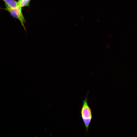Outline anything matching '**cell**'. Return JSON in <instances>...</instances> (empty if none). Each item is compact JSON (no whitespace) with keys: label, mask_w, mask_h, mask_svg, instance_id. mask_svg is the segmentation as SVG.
<instances>
[{"label":"cell","mask_w":137,"mask_h":137,"mask_svg":"<svg viewBox=\"0 0 137 137\" xmlns=\"http://www.w3.org/2000/svg\"><path fill=\"white\" fill-rule=\"evenodd\" d=\"M3 0L4 2L6 7L13 8L19 5L18 2L15 0Z\"/></svg>","instance_id":"3"},{"label":"cell","mask_w":137,"mask_h":137,"mask_svg":"<svg viewBox=\"0 0 137 137\" xmlns=\"http://www.w3.org/2000/svg\"><path fill=\"white\" fill-rule=\"evenodd\" d=\"M0 8L7 11L13 17L18 19L26 32V30L24 24L26 22V20L23 14L22 7H21L19 5L15 8H13L7 7L5 8Z\"/></svg>","instance_id":"2"},{"label":"cell","mask_w":137,"mask_h":137,"mask_svg":"<svg viewBox=\"0 0 137 137\" xmlns=\"http://www.w3.org/2000/svg\"><path fill=\"white\" fill-rule=\"evenodd\" d=\"M88 93V92L85 99L83 100L80 111L81 118L85 126L87 133L92 119V110L88 102L87 96Z\"/></svg>","instance_id":"1"},{"label":"cell","mask_w":137,"mask_h":137,"mask_svg":"<svg viewBox=\"0 0 137 137\" xmlns=\"http://www.w3.org/2000/svg\"><path fill=\"white\" fill-rule=\"evenodd\" d=\"M31 0H18V5L22 8L29 6Z\"/></svg>","instance_id":"4"}]
</instances>
